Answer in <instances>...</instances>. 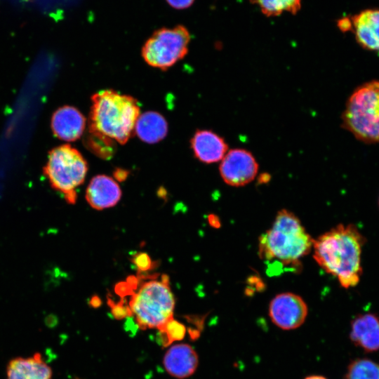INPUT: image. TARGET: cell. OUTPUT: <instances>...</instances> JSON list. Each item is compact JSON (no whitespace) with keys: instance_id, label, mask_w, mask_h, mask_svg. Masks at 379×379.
Listing matches in <instances>:
<instances>
[{"instance_id":"cell-1","label":"cell","mask_w":379,"mask_h":379,"mask_svg":"<svg viewBox=\"0 0 379 379\" xmlns=\"http://www.w3.org/2000/svg\"><path fill=\"white\" fill-rule=\"evenodd\" d=\"M366 241L356 225L339 224L314 240V258L343 288H352L363 273L361 253Z\"/></svg>"},{"instance_id":"cell-5","label":"cell","mask_w":379,"mask_h":379,"mask_svg":"<svg viewBox=\"0 0 379 379\" xmlns=\"http://www.w3.org/2000/svg\"><path fill=\"white\" fill-rule=\"evenodd\" d=\"M129 308L142 329L159 328L173 318L175 300L168 285V278L144 282L133 292Z\"/></svg>"},{"instance_id":"cell-10","label":"cell","mask_w":379,"mask_h":379,"mask_svg":"<svg viewBox=\"0 0 379 379\" xmlns=\"http://www.w3.org/2000/svg\"><path fill=\"white\" fill-rule=\"evenodd\" d=\"M168 374L178 379L192 375L197 368L199 358L194 348L188 344L174 345L168 348L163 359Z\"/></svg>"},{"instance_id":"cell-12","label":"cell","mask_w":379,"mask_h":379,"mask_svg":"<svg viewBox=\"0 0 379 379\" xmlns=\"http://www.w3.org/2000/svg\"><path fill=\"white\" fill-rule=\"evenodd\" d=\"M195 157L205 164L220 161L228 151L225 140L210 130H198L191 139Z\"/></svg>"},{"instance_id":"cell-6","label":"cell","mask_w":379,"mask_h":379,"mask_svg":"<svg viewBox=\"0 0 379 379\" xmlns=\"http://www.w3.org/2000/svg\"><path fill=\"white\" fill-rule=\"evenodd\" d=\"M87 171L85 159L69 145H60L51 150L44 168V173L51 187L61 193L71 204L76 201V189L84 182Z\"/></svg>"},{"instance_id":"cell-11","label":"cell","mask_w":379,"mask_h":379,"mask_svg":"<svg viewBox=\"0 0 379 379\" xmlns=\"http://www.w3.org/2000/svg\"><path fill=\"white\" fill-rule=\"evenodd\" d=\"M51 124L53 133L57 138L71 142L82 135L86 119L77 108L65 105L53 114Z\"/></svg>"},{"instance_id":"cell-13","label":"cell","mask_w":379,"mask_h":379,"mask_svg":"<svg viewBox=\"0 0 379 379\" xmlns=\"http://www.w3.org/2000/svg\"><path fill=\"white\" fill-rule=\"evenodd\" d=\"M121 197L118 183L112 178L98 175L90 181L86 191V199L96 210H102L115 206Z\"/></svg>"},{"instance_id":"cell-25","label":"cell","mask_w":379,"mask_h":379,"mask_svg":"<svg viewBox=\"0 0 379 379\" xmlns=\"http://www.w3.org/2000/svg\"><path fill=\"white\" fill-rule=\"evenodd\" d=\"M337 26L343 32L352 30L353 29L352 20L348 17L339 19L337 22Z\"/></svg>"},{"instance_id":"cell-7","label":"cell","mask_w":379,"mask_h":379,"mask_svg":"<svg viewBox=\"0 0 379 379\" xmlns=\"http://www.w3.org/2000/svg\"><path fill=\"white\" fill-rule=\"evenodd\" d=\"M190 34L182 25L157 30L142 48V56L152 67L166 69L182 59L188 51Z\"/></svg>"},{"instance_id":"cell-27","label":"cell","mask_w":379,"mask_h":379,"mask_svg":"<svg viewBox=\"0 0 379 379\" xmlns=\"http://www.w3.org/2000/svg\"><path fill=\"white\" fill-rule=\"evenodd\" d=\"M305 379H327V378L321 375H313L307 376Z\"/></svg>"},{"instance_id":"cell-23","label":"cell","mask_w":379,"mask_h":379,"mask_svg":"<svg viewBox=\"0 0 379 379\" xmlns=\"http://www.w3.org/2000/svg\"><path fill=\"white\" fill-rule=\"evenodd\" d=\"M111 307L112 314L117 319L132 315L129 306H126L122 302L119 303L112 302Z\"/></svg>"},{"instance_id":"cell-4","label":"cell","mask_w":379,"mask_h":379,"mask_svg":"<svg viewBox=\"0 0 379 379\" xmlns=\"http://www.w3.org/2000/svg\"><path fill=\"white\" fill-rule=\"evenodd\" d=\"M343 127L358 140L379 142V81L357 88L350 96L342 114Z\"/></svg>"},{"instance_id":"cell-8","label":"cell","mask_w":379,"mask_h":379,"mask_svg":"<svg viewBox=\"0 0 379 379\" xmlns=\"http://www.w3.org/2000/svg\"><path fill=\"white\" fill-rule=\"evenodd\" d=\"M219 171L226 184L241 187L255 179L258 171V164L248 150L234 148L228 150L220 161Z\"/></svg>"},{"instance_id":"cell-18","label":"cell","mask_w":379,"mask_h":379,"mask_svg":"<svg viewBox=\"0 0 379 379\" xmlns=\"http://www.w3.org/2000/svg\"><path fill=\"white\" fill-rule=\"evenodd\" d=\"M257 4L262 13L268 17L279 15L283 11L295 15L301 7L300 0H250Z\"/></svg>"},{"instance_id":"cell-15","label":"cell","mask_w":379,"mask_h":379,"mask_svg":"<svg viewBox=\"0 0 379 379\" xmlns=\"http://www.w3.org/2000/svg\"><path fill=\"white\" fill-rule=\"evenodd\" d=\"M351 340L367 352L379 349V317L372 313L359 314L351 324Z\"/></svg>"},{"instance_id":"cell-17","label":"cell","mask_w":379,"mask_h":379,"mask_svg":"<svg viewBox=\"0 0 379 379\" xmlns=\"http://www.w3.org/2000/svg\"><path fill=\"white\" fill-rule=\"evenodd\" d=\"M134 131L143 142L157 143L164 138L168 133V124L159 113L148 111L140 114Z\"/></svg>"},{"instance_id":"cell-16","label":"cell","mask_w":379,"mask_h":379,"mask_svg":"<svg viewBox=\"0 0 379 379\" xmlns=\"http://www.w3.org/2000/svg\"><path fill=\"white\" fill-rule=\"evenodd\" d=\"M6 373V379H53L51 367L39 353L12 359L7 366Z\"/></svg>"},{"instance_id":"cell-28","label":"cell","mask_w":379,"mask_h":379,"mask_svg":"<svg viewBox=\"0 0 379 379\" xmlns=\"http://www.w3.org/2000/svg\"><path fill=\"white\" fill-rule=\"evenodd\" d=\"M378 205H379V199H378Z\"/></svg>"},{"instance_id":"cell-3","label":"cell","mask_w":379,"mask_h":379,"mask_svg":"<svg viewBox=\"0 0 379 379\" xmlns=\"http://www.w3.org/2000/svg\"><path fill=\"white\" fill-rule=\"evenodd\" d=\"M91 100L89 129L120 144L126 143L140 116L138 101L113 90L99 91Z\"/></svg>"},{"instance_id":"cell-9","label":"cell","mask_w":379,"mask_h":379,"mask_svg":"<svg viewBox=\"0 0 379 379\" xmlns=\"http://www.w3.org/2000/svg\"><path fill=\"white\" fill-rule=\"evenodd\" d=\"M308 309L305 300L293 293H281L274 296L269 306L272 321L283 330L300 327L305 321Z\"/></svg>"},{"instance_id":"cell-2","label":"cell","mask_w":379,"mask_h":379,"mask_svg":"<svg viewBox=\"0 0 379 379\" xmlns=\"http://www.w3.org/2000/svg\"><path fill=\"white\" fill-rule=\"evenodd\" d=\"M314 239L292 212L279 211L258 240V255L271 270H298L301 259L313 247Z\"/></svg>"},{"instance_id":"cell-22","label":"cell","mask_w":379,"mask_h":379,"mask_svg":"<svg viewBox=\"0 0 379 379\" xmlns=\"http://www.w3.org/2000/svg\"><path fill=\"white\" fill-rule=\"evenodd\" d=\"M133 262L140 272H146L152 269V262L150 257L145 253H139L133 256Z\"/></svg>"},{"instance_id":"cell-20","label":"cell","mask_w":379,"mask_h":379,"mask_svg":"<svg viewBox=\"0 0 379 379\" xmlns=\"http://www.w3.org/2000/svg\"><path fill=\"white\" fill-rule=\"evenodd\" d=\"M87 144L95 154L102 158L111 157L114 152V140L90 129Z\"/></svg>"},{"instance_id":"cell-26","label":"cell","mask_w":379,"mask_h":379,"mask_svg":"<svg viewBox=\"0 0 379 379\" xmlns=\"http://www.w3.org/2000/svg\"><path fill=\"white\" fill-rule=\"evenodd\" d=\"M114 177L119 181L124 180L128 176V172L121 169H117L114 173Z\"/></svg>"},{"instance_id":"cell-21","label":"cell","mask_w":379,"mask_h":379,"mask_svg":"<svg viewBox=\"0 0 379 379\" xmlns=\"http://www.w3.org/2000/svg\"><path fill=\"white\" fill-rule=\"evenodd\" d=\"M162 344L164 346L171 345L175 340H182L185 335V326L173 318L168 321L159 328Z\"/></svg>"},{"instance_id":"cell-14","label":"cell","mask_w":379,"mask_h":379,"mask_svg":"<svg viewBox=\"0 0 379 379\" xmlns=\"http://www.w3.org/2000/svg\"><path fill=\"white\" fill-rule=\"evenodd\" d=\"M351 20L359 44L365 49L379 51V10L363 11Z\"/></svg>"},{"instance_id":"cell-24","label":"cell","mask_w":379,"mask_h":379,"mask_svg":"<svg viewBox=\"0 0 379 379\" xmlns=\"http://www.w3.org/2000/svg\"><path fill=\"white\" fill-rule=\"evenodd\" d=\"M194 0H166L168 4L174 8L184 9L190 7Z\"/></svg>"},{"instance_id":"cell-19","label":"cell","mask_w":379,"mask_h":379,"mask_svg":"<svg viewBox=\"0 0 379 379\" xmlns=\"http://www.w3.org/2000/svg\"><path fill=\"white\" fill-rule=\"evenodd\" d=\"M345 379H379V364L368 359H357L349 365Z\"/></svg>"}]
</instances>
